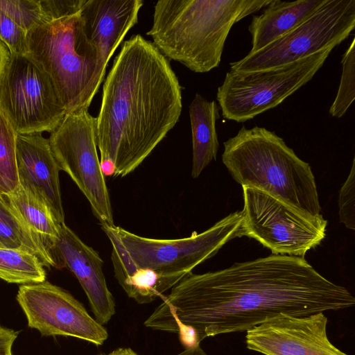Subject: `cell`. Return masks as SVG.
I'll return each instance as SVG.
<instances>
[{"mask_svg":"<svg viewBox=\"0 0 355 355\" xmlns=\"http://www.w3.org/2000/svg\"><path fill=\"white\" fill-rule=\"evenodd\" d=\"M162 299L144 325L178 334L185 348L207 337L247 331L281 313L306 316L355 304L346 288L324 277L304 257L273 254L191 272Z\"/></svg>","mask_w":355,"mask_h":355,"instance_id":"obj_1","label":"cell"},{"mask_svg":"<svg viewBox=\"0 0 355 355\" xmlns=\"http://www.w3.org/2000/svg\"><path fill=\"white\" fill-rule=\"evenodd\" d=\"M182 87L168 60L140 35L125 41L103 87L96 117L101 159L114 176L135 171L178 121Z\"/></svg>","mask_w":355,"mask_h":355,"instance_id":"obj_2","label":"cell"},{"mask_svg":"<svg viewBox=\"0 0 355 355\" xmlns=\"http://www.w3.org/2000/svg\"><path fill=\"white\" fill-rule=\"evenodd\" d=\"M271 0H160L146 34L168 59L196 73L218 67L234 24Z\"/></svg>","mask_w":355,"mask_h":355,"instance_id":"obj_3","label":"cell"},{"mask_svg":"<svg viewBox=\"0 0 355 355\" xmlns=\"http://www.w3.org/2000/svg\"><path fill=\"white\" fill-rule=\"evenodd\" d=\"M223 144L222 162L242 187L266 192L309 218L322 215L311 166L275 132L243 125Z\"/></svg>","mask_w":355,"mask_h":355,"instance_id":"obj_4","label":"cell"},{"mask_svg":"<svg viewBox=\"0 0 355 355\" xmlns=\"http://www.w3.org/2000/svg\"><path fill=\"white\" fill-rule=\"evenodd\" d=\"M28 53L53 83L67 115L88 110L105 71L84 33L80 10L44 21L27 33Z\"/></svg>","mask_w":355,"mask_h":355,"instance_id":"obj_5","label":"cell"},{"mask_svg":"<svg viewBox=\"0 0 355 355\" xmlns=\"http://www.w3.org/2000/svg\"><path fill=\"white\" fill-rule=\"evenodd\" d=\"M242 220L241 211H236L202 233L178 239H150L114 225H101L112 244L114 272L145 269L175 285L228 241L241 237Z\"/></svg>","mask_w":355,"mask_h":355,"instance_id":"obj_6","label":"cell"},{"mask_svg":"<svg viewBox=\"0 0 355 355\" xmlns=\"http://www.w3.org/2000/svg\"><path fill=\"white\" fill-rule=\"evenodd\" d=\"M334 49L272 69L227 72L216 93L223 116L245 122L279 105L312 79Z\"/></svg>","mask_w":355,"mask_h":355,"instance_id":"obj_7","label":"cell"},{"mask_svg":"<svg viewBox=\"0 0 355 355\" xmlns=\"http://www.w3.org/2000/svg\"><path fill=\"white\" fill-rule=\"evenodd\" d=\"M354 28L355 0H327L314 14L279 39L230 63V71H262L295 62L335 48Z\"/></svg>","mask_w":355,"mask_h":355,"instance_id":"obj_8","label":"cell"},{"mask_svg":"<svg viewBox=\"0 0 355 355\" xmlns=\"http://www.w3.org/2000/svg\"><path fill=\"white\" fill-rule=\"evenodd\" d=\"M0 109L17 135L51 133L67 115L51 79L28 55L10 54Z\"/></svg>","mask_w":355,"mask_h":355,"instance_id":"obj_9","label":"cell"},{"mask_svg":"<svg viewBox=\"0 0 355 355\" xmlns=\"http://www.w3.org/2000/svg\"><path fill=\"white\" fill-rule=\"evenodd\" d=\"M241 234L257 240L273 254L304 257L326 236L323 216L309 218L256 188L242 187Z\"/></svg>","mask_w":355,"mask_h":355,"instance_id":"obj_10","label":"cell"},{"mask_svg":"<svg viewBox=\"0 0 355 355\" xmlns=\"http://www.w3.org/2000/svg\"><path fill=\"white\" fill-rule=\"evenodd\" d=\"M60 170L66 172L88 200L101 225H114L108 189L96 149V117L88 110L65 116L49 139Z\"/></svg>","mask_w":355,"mask_h":355,"instance_id":"obj_11","label":"cell"},{"mask_svg":"<svg viewBox=\"0 0 355 355\" xmlns=\"http://www.w3.org/2000/svg\"><path fill=\"white\" fill-rule=\"evenodd\" d=\"M17 300L29 327L42 336H64L102 345L107 329L92 317L82 303L62 288L47 281L21 285Z\"/></svg>","mask_w":355,"mask_h":355,"instance_id":"obj_12","label":"cell"},{"mask_svg":"<svg viewBox=\"0 0 355 355\" xmlns=\"http://www.w3.org/2000/svg\"><path fill=\"white\" fill-rule=\"evenodd\" d=\"M323 312L278 315L246 331L248 349L264 355H347L329 340Z\"/></svg>","mask_w":355,"mask_h":355,"instance_id":"obj_13","label":"cell"},{"mask_svg":"<svg viewBox=\"0 0 355 355\" xmlns=\"http://www.w3.org/2000/svg\"><path fill=\"white\" fill-rule=\"evenodd\" d=\"M58 268H67L77 278L88 299L94 318L102 325L115 314V302L103 270L98 253L86 245L65 223L59 226L52 250Z\"/></svg>","mask_w":355,"mask_h":355,"instance_id":"obj_14","label":"cell"},{"mask_svg":"<svg viewBox=\"0 0 355 355\" xmlns=\"http://www.w3.org/2000/svg\"><path fill=\"white\" fill-rule=\"evenodd\" d=\"M16 157L19 184L46 204L58 224L64 223L60 168L49 139L42 134L17 135Z\"/></svg>","mask_w":355,"mask_h":355,"instance_id":"obj_15","label":"cell"},{"mask_svg":"<svg viewBox=\"0 0 355 355\" xmlns=\"http://www.w3.org/2000/svg\"><path fill=\"white\" fill-rule=\"evenodd\" d=\"M142 0H85L80 17L87 40L97 49L105 71L110 58L138 21Z\"/></svg>","mask_w":355,"mask_h":355,"instance_id":"obj_16","label":"cell"},{"mask_svg":"<svg viewBox=\"0 0 355 355\" xmlns=\"http://www.w3.org/2000/svg\"><path fill=\"white\" fill-rule=\"evenodd\" d=\"M327 0H271L259 15H254L248 26L252 48L259 51L299 26Z\"/></svg>","mask_w":355,"mask_h":355,"instance_id":"obj_17","label":"cell"},{"mask_svg":"<svg viewBox=\"0 0 355 355\" xmlns=\"http://www.w3.org/2000/svg\"><path fill=\"white\" fill-rule=\"evenodd\" d=\"M219 107L196 93L189 106L191 127L193 159L191 177L198 178L202 170L216 159L219 147L216 121Z\"/></svg>","mask_w":355,"mask_h":355,"instance_id":"obj_18","label":"cell"},{"mask_svg":"<svg viewBox=\"0 0 355 355\" xmlns=\"http://www.w3.org/2000/svg\"><path fill=\"white\" fill-rule=\"evenodd\" d=\"M0 248L26 251L39 258L44 267L58 268L51 254L38 236L24 223L8 202L0 195Z\"/></svg>","mask_w":355,"mask_h":355,"instance_id":"obj_19","label":"cell"},{"mask_svg":"<svg viewBox=\"0 0 355 355\" xmlns=\"http://www.w3.org/2000/svg\"><path fill=\"white\" fill-rule=\"evenodd\" d=\"M5 196L10 206L38 236L52 256V250L58 237L60 224L56 222L46 204L20 184L15 191Z\"/></svg>","mask_w":355,"mask_h":355,"instance_id":"obj_20","label":"cell"},{"mask_svg":"<svg viewBox=\"0 0 355 355\" xmlns=\"http://www.w3.org/2000/svg\"><path fill=\"white\" fill-rule=\"evenodd\" d=\"M44 266L35 254L24 250L0 248V279L22 285L46 280Z\"/></svg>","mask_w":355,"mask_h":355,"instance_id":"obj_21","label":"cell"},{"mask_svg":"<svg viewBox=\"0 0 355 355\" xmlns=\"http://www.w3.org/2000/svg\"><path fill=\"white\" fill-rule=\"evenodd\" d=\"M17 134L0 109V195L7 196L19 185L16 157Z\"/></svg>","mask_w":355,"mask_h":355,"instance_id":"obj_22","label":"cell"},{"mask_svg":"<svg viewBox=\"0 0 355 355\" xmlns=\"http://www.w3.org/2000/svg\"><path fill=\"white\" fill-rule=\"evenodd\" d=\"M355 38L354 37L343 55L342 74L338 89L329 112L341 118L347 112L355 96Z\"/></svg>","mask_w":355,"mask_h":355,"instance_id":"obj_23","label":"cell"},{"mask_svg":"<svg viewBox=\"0 0 355 355\" xmlns=\"http://www.w3.org/2000/svg\"><path fill=\"white\" fill-rule=\"evenodd\" d=\"M0 10L26 33L42 21L39 0H0Z\"/></svg>","mask_w":355,"mask_h":355,"instance_id":"obj_24","label":"cell"},{"mask_svg":"<svg viewBox=\"0 0 355 355\" xmlns=\"http://www.w3.org/2000/svg\"><path fill=\"white\" fill-rule=\"evenodd\" d=\"M0 39L8 46L10 54L28 55L27 33L1 10Z\"/></svg>","mask_w":355,"mask_h":355,"instance_id":"obj_25","label":"cell"},{"mask_svg":"<svg viewBox=\"0 0 355 355\" xmlns=\"http://www.w3.org/2000/svg\"><path fill=\"white\" fill-rule=\"evenodd\" d=\"M355 159L353 158L350 173L338 194L340 222L348 229L354 230Z\"/></svg>","mask_w":355,"mask_h":355,"instance_id":"obj_26","label":"cell"},{"mask_svg":"<svg viewBox=\"0 0 355 355\" xmlns=\"http://www.w3.org/2000/svg\"><path fill=\"white\" fill-rule=\"evenodd\" d=\"M85 0H39L42 21H51L78 12Z\"/></svg>","mask_w":355,"mask_h":355,"instance_id":"obj_27","label":"cell"},{"mask_svg":"<svg viewBox=\"0 0 355 355\" xmlns=\"http://www.w3.org/2000/svg\"><path fill=\"white\" fill-rule=\"evenodd\" d=\"M17 336L18 331L5 327L0 323V355L12 354V347Z\"/></svg>","mask_w":355,"mask_h":355,"instance_id":"obj_28","label":"cell"},{"mask_svg":"<svg viewBox=\"0 0 355 355\" xmlns=\"http://www.w3.org/2000/svg\"><path fill=\"white\" fill-rule=\"evenodd\" d=\"M10 58V52L8 46L0 39V80L8 65Z\"/></svg>","mask_w":355,"mask_h":355,"instance_id":"obj_29","label":"cell"},{"mask_svg":"<svg viewBox=\"0 0 355 355\" xmlns=\"http://www.w3.org/2000/svg\"><path fill=\"white\" fill-rule=\"evenodd\" d=\"M100 168L103 176H112L114 175L116 166L110 159H100Z\"/></svg>","mask_w":355,"mask_h":355,"instance_id":"obj_30","label":"cell"},{"mask_svg":"<svg viewBox=\"0 0 355 355\" xmlns=\"http://www.w3.org/2000/svg\"><path fill=\"white\" fill-rule=\"evenodd\" d=\"M176 355H207L200 345L191 347L185 348L184 350Z\"/></svg>","mask_w":355,"mask_h":355,"instance_id":"obj_31","label":"cell"},{"mask_svg":"<svg viewBox=\"0 0 355 355\" xmlns=\"http://www.w3.org/2000/svg\"><path fill=\"white\" fill-rule=\"evenodd\" d=\"M97 355H139L130 348H117L108 354L101 353Z\"/></svg>","mask_w":355,"mask_h":355,"instance_id":"obj_32","label":"cell"},{"mask_svg":"<svg viewBox=\"0 0 355 355\" xmlns=\"http://www.w3.org/2000/svg\"><path fill=\"white\" fill-rule=\"evenodd\" d=\"M10 355H12V354H10Z\"/></svg>","mask_w":355,"mask_h":355,"instance_id":"obj_33","label":"cell"}]
</instances>
